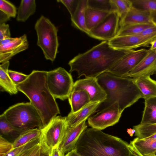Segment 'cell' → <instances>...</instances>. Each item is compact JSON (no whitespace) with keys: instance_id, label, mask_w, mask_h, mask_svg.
I'll use <instances>...</instances> for the list:
<instances>
[{"instance_id":"cell-1","label":"cell","mask_w":156,"mask_h":156,"mask_svg":"<svg viewBox=\"0 0 156 156\" xmlns=\"http://www.w3.org/2000/svg\"><path fill=\"white\" fill-rule=\"evenodd\" d=\"M134 49L118 50L103 41L86 51L80 53L68 63L69 72H76L78 77L97 78L107 72L118 61Z\"/></svg>"},{"instance_id":"cell-52","label":"cell","mask_w":156,"mask_h":156,"mask_svg":"<svg viewBox=\"0 0 156 156\" xmlns=\"http://www.w3.org/2000/svg\"><path fill=\"white\" fill-rule=\"evenodd\" d=\"M144 156H156V155H154V154H151V155H145Z\"/></svg>"},{"instance_id":"cell-38","label":"cell","mask_w":156,"mask_h":156,"mask_svg":"<svg viewBox=\"0 0 156 156\" xmlns=\"http://www.w3.org/2000/svg\"><path fill=\"white\" fill-rule=\"evenodd\" d=\"M8 73L12 82L16 86L25 81L28 76V75L10 70H9Z\"/></svg>"},{"instance_id":"cell-41","label":"cell","mask_w":156,"mask_h":156,"mask_svg":"<svg viewBox=\"0 0 156 156\" xmlns=\"http://www.w3.org/2000/svg\"><path fill=\"white\" fill-rule=\"evenodd\" d=\"M138 35L144 37H156V25L146 28Z\"/></svg>"},{"instance_id":"cell-44","label":"cell","mask_w":156,"mask_h":156,"mask_svg":"<svg viewBox=\"0 0 156 156\" xmlns=\"http://www.w3.org/2000/svg\"><path fill=\"white\" fill-rule=\"evenodd\" d=\"M65 156H82L76 151V150L74 149L73 150L65 154Z\"/></svg>"},{"instance_id":"cell-35","label":"cell","mask_w":156,"mask_h":156,"mask_svg":"<svg viewBox=\"0 0 156 156\" xmlns=\"http://www.w3.org/2000/svg\"><path fill=\"white\" fill-rule=\"evenodd\" d=\"M0 10L10 17H15L17 14L16 7L12 3L5 0H0Z\"/></svg>"},{"instance_id":"cell-48","label":"cell","mask_w":156,"mask_h":156,"mask_svg":"<svg viewBox=\"0 0 156 156\" xmlns=\"http://www.w3.org/2000/svg\"><path fill=\"white\" fill-rule=\"evenodd\" d=\"M127 132L130 136H132L133 135L134 133H135V130L133 129H131L130 128L127 129Z\"/></svg>"},{"instance_id":"cell-4","label":"cell","mask_w":156,"mask_h":156,"mask_svg":"<svg viewBox=\"0 0 156 156\" xmlns=\"http://www.w3.org/2000/svg\"><path fill=\"white\" fill-rule=\"evenodd\" d=\"M96 78L107 94L106 99L97 109L100 108L99 111L117 102L123 112L142 98V94L133 78L117 76L108 71Z\"/></svg>"},{"instance_id":"cell-6","label":"cell","mask_w":156,"mask_h":156,"mask_svg":"<svg viewBox=\"0 0 156 156\" xmlns=\"http://www.w3.org/2000/svg\"><path fill=\"white\" fill-rule=\"evenodd\" d=\"M34 28L37 35V45L42 50L46 59L54 61L59 46L57 28L43 16L37 20Z\"/></svg>"},{"instance_id":"cell-27","label":"cell","mask_w":156,"mask_h":156,"mask_svg":"<svg viewBox=\"0 0 156 156\" xmlns=\"http://www.w3.org/2000/svg\"><path fill=\"white\" fill-rule=\"evenodd\" d=\"M41 129L38 128L29 129L22 132L12 142L13 148L23 145L40 137Z\"/></svg>"},{"instance_id":"cell-32","label":"cell","mask_w":156,"mask_h":156,"mask_svg":"<svg viewBox=\"0 0 156 156\" xmlns=\"http://www.w3.org/2000/svg\"><path fill=\"white\" fill-rule=\"evenodd\" d=\"M132 6L139 10L151 12L156 10V0H131Z\"/></svg>"},{"instance_id":"cell-20","label":"cell","mask_w":156,"mask_h":156,"mask_svg":"<svg viewBox=\"0 0 156 156\" xmlns=\"http://www.w3.org/2000/svg\"><path fill=\"white\" fill-rule=\"evenodd\" d=\"M133 79L142 94V98L145 100L156 97V81L150 76H142Z\"/></svg>"},{"instance_id":"cell-40","label":"cell","mask_w":156,"mask_h":156,"mask_svg":"<svg viewBox=\"0 0 156 156\" xmlns=\"http://www.w3.org/2000/svg\"><path fill=\"white\" fill-rule=\"evenodd\" d=\"M9 25L5 23L0 25V41L4 39L10 37Z\"/></svg>"},{"instance_id":"cell-49","label":"cell","mask_w":156,"mask_h":156,"mask_svg":"<svg viewBox=\"0 0 156 156\" xmlns=\"http://www.w3.org/2000/svg\"><path fill=\"white\" fill-rule=\"evenodd\" d=\"M145 139H156V133L149 136L148 137L144 138Z\"/></svg>"},{"instance_id":"cell-18","label":"cell","mask_w":156,"mask_h":156,"mask_svg":"<svg viewBox=\"0 0 156 156\" xmlns=\"http://www.w3.org/2000/svg\"><path fill=\"white\" fill-rule=\"evenodd\" d=\"M153 24L150 12L137 9L132 6L130 10L120 19L119 27L130 24Z\"/></svg>"},{"instance_id":"cell-16","label":"cell","mask_w":156,"mask_h":156,"mask_svg":"<svg viewBox=\"0 0 156 156\" xmlns=\"http://www.w3.org/2000/svg\"><path fill=\"white\" fill-rule=\"evenodd\" d=\"M149 50L148 55L126 77L134 78L154 74L156 69V50Z\"/></svg>"},{"instance_id":"cell-22","label":"cell","mask_w":156,"mask_h":156,"mask_svg":"<svg viewBox=\"0 0 156 156\" xmlns=\"http://www.w3.org/2000/svg\"><path fill=\"white\" fill-rule=\"evenodd\" d=\"M9 61L0 65V85L2 90L10 94H16L18 92L17 86L12 82L8 73Z\"/></svg>"},{"instance_id":"cell-26","label":"cell","mask_w":156,"mask_h":156,"mask_svg":"<svg viewBox=\"0 0 156 156\" xmlns=\"http://www.w3.org/2000/svg\"><path fill=\"white\" fill-rule=\"evenodd\" d=\"M36 7L35 0H21L18 10L16 20L19 22L25 21L34 13Z\"/></svg>"},{"instance_id":"cell-2","label":"cell","mask_w":156,"mask_h":156,"mask_svg":"<svg viewBox=\"0 0 156 156\" xmlns=\"http://www.w3.org/2000/svg\"><path fill=\"white\" fill-rule=\"evenodd\" d=\"M47 73L34 70L25 81L17 85L18 90L26 96L37 111L43 127L60 113L55 98L48 85Z\"/></svg>"},{"instance_id":"cell-7","label":"cell","mask_w":156,"mask_h":156,"mask_svg":"<svg viewBox=\"0 0 156 156\" xmlns=\"http://www.w3.org/2000/svg\"><path fill=\"white\" fill-rule=\"evenodd\" d=\"M66 119V117L57 116L40 129V144L42 150L48 152L59 147L67 127Z\"/></svg>"},{"instance_id":"cell-36","label":"cell","mask_w":156,"mask_h":156,"mask_svg":"<svg viewBox=\"0 0 156 156\" xmlns=\"http://www.w3.org/2000/svg\"><path fill=\"white\" fill-rule=\"evenodd\" d=\"M12 142L0 136V156H5L13 149Z\"/></svg>"},{"instance_id":"cell-21","label":"cell","mask_w":156,"mask_h":156,"mask_svg":"<svg viewBox=\"0 0 156 156\" xmlns=\"http://www.w3.org/2000/svg\"><path fill=\"white\" fill-rule=\"evenodd\" d=\"M68 99L71 113L77 111L91 102L88 93L82 89L73 90Z\"/></svg>"},{"instance_id":"cell-14","label":"cell","mask_w":156,"mask_h":156,"mask_svg":"<svg viewBox=\"0 0 156 156\" xmlns=\"http://www.w3.org/2000/svg\"><path fill=\"white\" fill-rule=\"evenodd\" d=\"M86 121L85 120L73 127L67 126L64 136L58 147L64 155L75 149L80 135L87 128Z\"/></svg>"},{"instance_id":"cell-24","label":"cell","mask_w":156,"mask_h":156,"mask_svg":"<svg viewBox=\"0 0 156 156\" xmlns=\"http://www.w3.org/2000/svg\"><path fill=\"white\" fill-rule=\"evenodd\" d=\"M110 12L87 8L85 15V23L89 31L101 23Z\"/></svg>"},{"instance_id":"cell-29","label":"cell","mask_w":156,"mask_h":156,"mask_svg":"<svg viewBox=\"0 0 156 156\" xmlns=\"http://www.w3.org/2000/svg\"><path fill=\"white\" fill-rule=\"evenodd\" d=\"M0 135L8 136L15 140L23 132L13 126L3 113L0 115Z\"/></svg>"},{"instance_id":"cell-31","label":"cell","mask_w":156,"mask_h":156,"mask_svg":"<svg viewBox=\"0 0 156 156\" xmlns=\"http://www.w3.org/2000/svg\"><path fill=\"white\" fill-rule=\"evenodd\" d=\"M135 130V136L140 139H144L156 133V124H141L133 127Z\"/></svg>"},{"instance_id":"cell-47","label":"cell","mask_w":156,"mask_h":156,"mask_svg":"<svg viewBox=\"0 0 156 156\" xmlns=\"http://www.w3.org/2000/svg\"><path fill=\"white\" fill-rule=\"evenodd\" d=\"M150 47L149 49L150 50H156V38L150 43Z\"/></svg>"},{"instance_id":"cell-42","label":"cell","mask_w":156,"mask_h":156,"mask_svg":"<svg viewBox=\"0 0 156 156\" xmlns=\"http://www.w3.org/2000/svg\"><path fill=\"white\" fill-rule=\"evenodd\" d=\"M62 153L58 147L53 148L48 152V156H65Z\"/></svg>"},{"instance_id":"cell-53","label":"cell","mask_w":156,"mask_h":156,"mask_svg":"<svg viewBox=\"0 0 156 156\" xmlns=\"http://www.w3.org/2000/svg\"><path fill=\"white\" fill-rule=\"evenodd\" d=\"M154 74H155V76H156V70H155V72L154 73Z\"/></svg>"},{"instance_id":"cell-33","label":"cell","mask_w":156,"mask_h":156,"mask_svg":"<svg viewBox=\"0 0 156 156\" xmlns=\"http://www.w3.org/2000/svg\"><path fill=\"white\" fill-rule=\"evenodd\" d=\"M117 9V12L120 19L123 16L131 9V0H112Z\"/></svg>"},{"instance_id":"cell-28","label":"cell","mask_w":156,"mask_h":156,"mask_svg":"<svg viewBox=\"0 0 156 156\" xmlns=\"http://www.w3.org/2000/svg\"><path fill=\"white\" fill-rule=\"evenodd\" d=\"M154 25L149 24H128L119 27L116 36L138 35L146 28Z\"/></svg>"},{"instance_id":"cell-19","label":"cell","mask_w":156,"mask_h":156,"mask_svg":"<svg viewBox=\"0 0 156 156\" xmlns=\"http://www.w3.org/2000/svg\"><path fill=\"white\" fill-rule=\"evenodd\" d=\"M130 149L139 156L154 154L156 152V139H140L137 137L131 141Z\"/></svg>"},{"instance_id":"cell-54","label":"cell","mask_w":156,"mask_h":156,"mask_svg":"<svg viewBox=\"0 0 156 156\" xmlns=\"http://www.w3.org/2000/svg\"><path fill=\"white\" fill-rule=\"evenodd\" d=\"M154 155H156V152H155V153H154Z\"/></svg>"},{"instance_id":"cell-5","label":"cell","mask_w":156,"mask_h":156,"mask_svg":"<svg viewBox=\"0 0 156 156\" xmlns=\"http://www.w3.org/2000/svg\"><path fill=\"white\" fill-rule=\"evenodd\" d=\"M3 114L13 126L21 131L35 128L41 129L43 127L39 114L30 102L16 104L9 107Z\"/></svg>"},{"instance_id":"cell-12","label":"cell","mask_w":156,"mask_h":156,"mask_svg":"<svg viewBox=\"0 0 156 156\" xmlns=\"http://www.w3.org/2000/svg\"><path fill=\"white\" fill-rule=\"evenodd\" d=\"M156 37H143L139 35L116 36L108 41L110 46L118 50H132L148 47Z\"/></svg>"},{"instance_id":"cell-51","label":"cell","mask_w":156,"mask_h":156,"mask_svg":"<svg viewBox=\"0 0 156 156\" xmlns=\"http://www.w3.org/2000/svg\"><path fill=\"white\" fill-rule=\"evenodd\" d=\"M131 151V153L130 156H139L134 152Z\"/></svg>"},{"instance_id":"cell-39","label":"cell","mask_w":156,"mask_h":156,"mask_svg":"<svg viewBox=\"0 0 156 156\" xmlns=\"http://www.w3.org/2000/svg\"><path fill=\"white\" fill-rule=\"evenodd\" d=\"M41 147L39 143L22 153L18 156H40Z\"/></svg>"},{"instance_id":"cell-10","label":"cell","mask_w":156,"mask_h":156,"mask_svg":"<svg viewBox=\"0 0 156 156\" xmlns=\"http://www.w3.org/2000/svg\"><path fill=\"white\" fill-rule=\"evenodd\" d=\"M120 20L117 12H110L98 25L90 30L88 35L97 39L108 41L116 36Z\"/></svg>"},{"instance_id":"cell-30","label":"cell","mask_w":156,"mask_h":156,"mask_svg":"<svg viewBox=\"0 0 156 156\" xmlns=\"http://www.w3.org/2000/svg\"><path fill=\"white\" fill-rule=\"evenodd\" d=\"M88 7L101 11L116 12L117 9L112 0H87Z\"/></svg>"},{"instance_id":"cell-34","label":"cell","mask_w":156,"mask_h":156,"mask_svg":"<svg viewBox=\"0 0 156 156\" xmlns=\"http://www.w3.org/2000/svg\"><path fill=\"white\" fill-rule=\"evenodd\" d=\"M40 143V137L34 139L28 143L13 148L5 156H18L25 151Z\"/></svg>"},{"instance_id":"cell-45","label":"cell","mask_w":156,"mask_h":156,"mask_svg":"<svg viewBox=\"0 0 156 156\" xmlns=\"http://www.w3.org/2000/svg\"><path fill=\"white\" fill-rule=\"evenodd\" d=\"M150 16L153 24L156 25V10L150 12Z\"/></svg>"},{"instance_id":"cell-37","label":"cell","mask_w":156,"mask_h":156,"mask_svg":"<svg viewBox=\"0 0 156 156\" xmlns=\"http://www.w3.org/2000/svg\"><path fill=\"white\" fill-rule=\"evenodd\" d=\"M80 0H59L57 1L62 3L69 13L71 17L73 16L78 8Z\"/></svg>"},{"instance_id":"cell-46","label":"cell","mask_w":156,"mask_h":156,"mask_svg":"<svg viewBox=\"0 0 156 156\" xmlns=\"http://www.w3.org/2000/svg\"><path fill=\"white\" fill-rule=\"evenodd\" d=\"M15 38L9 37L3 39L0 41V45L8 43L15 39Z\"/></svg>"},{"instance_id":"cell-23","label":"cell","mask_w":156,"mask_h":156,"mask_svg":"<svg viewBox=\"0 0 156 156\" xmlns=\"http://www.w3.org/2000/svg\"><path fill=\"white\" fill-rule=\"evenodd\" d=\"M87 7V0H80L76 10L73 16L71 17V19L73 27L88 35L89 31L86 26L85 18Z\"/></svg>"},{"instance_id":"cell-43","label":"cell","mask_w":156,"mask_h":156,"mask_svg":"<svg viewBox=\"0 0 156 156\" xmlns=\"http://www.w3.org/2000/svg\"><path fill=\"white\" fill-rule=\"evenodd\" d=\"M10 18L9 16L0 10V25L5 23Z\"/></svg>"},{"instance_id":"cell-3","label":"cell","mask_w":156,"mask_h":156,"mask_svg":"<svg viewBox=\"0 0 156 156\" xmlns=\"http://www.w3.org/2000/svg\"><path fill=\"white\" fill-rule=\"evenodd\" d=\"M75 149L82 156H130L131 153L126 141L92 128L83 132Z\"/></svg>"},{"instance_id":"cell-17","label":"cell","mask_w":156,"mask_h":156,"mask_svg":"<svg viewBox=\"0 0 156 156\" xmlns=\"http://www.w3.org/2000/svg\"><path fill=\"white\" fill-rule=\"evenodd\" d=\"M99 102H90L77 111L70 112L66 117V122L68 126L73 127L86 119L96 112L101 104Z\"/></svg>"},{"instance_id":"cell-8","label":"cell","mask_w":156,"mask_h":156,"mask_svg":"<svg viewBox=\"0 0 156 156\" xmlns=\"http://www.w3.org/2000/svg\"><path fill=\"white\" fill-rule=\"evenodd\" d=\"M47 82L54 98L62 101L68 98L74 84L70 73L61 67L48 72Z\"/></svg>"},{"instance_id":"cell-13","label":"cell","mask_w":156,"mask_h":156,"mask_svg":"<svg viewBox=\"0 0 156 156\" xmlns=\"http://www.w3.org/2000/svg\"><path fill=\"white\" fill-rule=\"evenodd\" d=\"M82 89L89 95L91 102L103 103L106 99L107 94L99 83L96 78H85L76 81L73 90Z\"/></svg>"},{"instance_id":"cell-11","label":"cell","mask_w":156,"mask_h":156,"mask_svg":"<svg viewBox=\"0 0 156 156\" xmlns=\"http://www.w3.org/2000/svg\"><path fill=\"white\" fill-rule=\"evenodd\" d=\"M149 49L135 50L127 54L116 62L108 71L117 76L126 77L148 55Z\"/></svg>"},{"instance_id":"cell-15","label":"cell","mask_w":156,"mask_h":156,"mask_svg":"<svg viewBox=\"0 0 156 156\" xmlns=\"http://www.w3.org/2000/svg\"><path fill=\"white\" fill-rule=\"evenodd\" d=\"M29 44L26 34L16 37L13 41L0 45V62L9 61L16 55L27 49Z\"/></svg>"},{"instance_id":"cell-25","label":"cell","mask_w":156,"mask_h":156,"mask_svg":"<svg viewBox=\"0 0 156 156\" xmlns=\"http://www.w3.org/2000/svg\"><path fill=\"white\" fill-rule=\"evenodd\" d=\"M145 106L141 124H156V97L145 99Z\"/></svg>"},{"instance_id":"cell-50","label":"cell","mask_w":156,"mask_h":156,"mask_svg":"<svg viewBox=\"0 0 156 156\" xmlns=\"http://www.w3.org/2000/svg\"><path fill=\"white\" fill-rule=\"evenodd\" d=\"M40 156H48V152L44 151L41 149Z\"/></svg>"},{"instance_id":"cell-9","label":"cell","mask_w":156,"mask_h":156,"mask_svg":"<svg viewBox=\"0 0 156 156\" xmlns=\"http://www.w3.org/2000/svg\"><path fill=\"white\" fill-rule=\"evenodd\" d=\"M122 112L118 103L115 102L89 117L88 124L92 128L103 130L117 123Z\"/></svg>"}]
</instances>
